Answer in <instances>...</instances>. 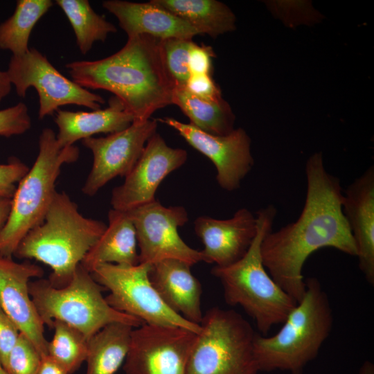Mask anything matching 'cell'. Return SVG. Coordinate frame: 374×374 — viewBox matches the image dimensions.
<instances>
[{"label":"cell","mask_w":374,"mask_h":374,"mask_svg":"<svg viewBox=\"0 0 374 374\" xmlns=\"http://www.w3.org/2000/svg\"><path fill=\"white\" fill-rule=\"evenodd\" d=\"M307 190L299 217L262 239L260 251L269 274L299 303L305 292L302 270L308 257L324 247L350 256L357 249L343 211L340 180L324 166L322 153L315 152L305 163Z\"/></svg>","instance_id":"cell-1"},{"label":"cell","mask_w":374,"mask_h":374,"mask_svg":"<svg viewBox=\"0 0 374 374\" xmlns=\"http://www.w3.org/2000/svg\"><path fill=\"white\" fill-rule=\"evenodd\" d=\"M161 39L141 35L128 37L113 55L93 61H75L65 67L84 89L114 93L134 118L145 121L172 105L173 84L163 62Z\"/></svg>","instance_id":"cell-2"},{"label":"cell","mask_w":374,"mask_h":374,"mask_svg":"<svg viewBox=\"0 0 374 374\" xmlns=\"http://www.w3.org/2000/svg\"><path fill=\"white\" fill-rule=\"evenodd\" d=\"M107 224L82 215L65 192L55 191L43 221L21 240L13 256L49 266L50 283L66 286Z\"/></svg>","instance_id":"cell-3"},{"label":"cell","mask_w":374,"mask_h":374,"mask_svg":"<svg viewBox=\"0 0 374 374\" xmlns=\"http://www.w3.org/2000/svg\"><path fill=\"white\" fill-rule=\"evenodd\" d=\"M302 299L290 312L280 329L271 337L256 333L253 350L259 371H287L302 374L314 359L333 323L327 293L314 277L305 280Z\"/></svg>","instance_id":"cell-4"},{"label":"cell","mask_w":374,"mask_h":374,"mask_svg":"<svg viewBox=\"0 0 374 374\" xmlns=\"http://www.w3.org/2000/svg\"><path fill=\"white\" fill-rule=\"evenodd\" d=\"M276 213L272 204L259 209L256 214L257 234L246 254L231 265L211 269L223 287L226 303L242 307L262 336L275 325L282 324L297 303L273 280L262 259L261 243L272 230Z\"/></svg>","instance_id":"cell-5"},{"label":"cell","mask_w":374,"mask_h":374,"mask_svg":"<svg viewBox=\"0 0 374 374\" xmlns=\"http://www.w3.org/2000/svg\"><path fill=\"white\" fill-rule=\"evenodd\" d=\"M79 154L76 146H60L53 130L42 131L38 155L18 184L9 215L0 231V256L12 258L24 236L43 221L56 191L55 184L62 166L75 162Z\"/></svg>","instance_id":"cell-6"},{"label":"cell","mask_w":374,"mask_h":374,"mask_svg":"<svg viewBox=\"0 0 374 374\" xmlns=\"http://www.w3.org/2000/svg\"><path fill=\"white\" fill-rule=\"evenodd\" d=\"M104 288L80 264L66 286L55 287L48 280L29 283V291L44 325L62 321L80 332L89 340L105 326L124 323L134 328L144 323L112 308L102 294Z\"/></svg>","instance_id":"cell-7"},{"label":"cell","mask_w":374,"mask_h":374,"mask_svg":"<svg viewBox=\"0 0 374 374\" xmlns=\"http://www.w3.org/2000/svg\"><path fill=\"white\" fill-rule=\"evenodd\" d=\"M199 326L186 374H257L256 332L240 314L214 307Z\"/></svg>","instance_id":"cell-8"},{"label":"cell","mask_w":374,"mask_h":374,"mask_svg":"<svg viewBox=\"0 0 374 374\" xmlns=\"http://www.w3.org/2000/svg\"><path fill=\"white\" fill-rule=\"evenodd\" d=\"M150 265L101 264L90 272L110 294L105 299L117 311L135 317L144 323L181 327L195 333L200 326L189 322L163 301L149 278Z\"/></svg>","instance_id":"cell-9"},{"label":"cell","mask_w":374,"mask_h":374,"mask_svg":"<svg viewBox=\"0 0 374 374\" xmlns=\"http://www.w3.org/2000/svg\"><path fill=\"white\" fill-rule=\"evenodd\" d=\"M6 72L19 97H26L29 87L37 90L39 119L52 115L63 105H76L96 110L105 103L101 96L63 75L35 48L24 55H12Z\"/></svg>","instance_id":"cell-10"},{"label":"cell","mask_w":374,"mask_h":374,"mask_svg":"<svg viewBox=\"0 0 374 374\" xmlns=\"http://www.w3.org/2000/svg\"><path fill=\"white\" fill-rule=\"evenodd\" d=\"M126 212L135 228L139 263L152 265L169 258L192 266L204 262L201 251L189 247L179 235L178 228L188 221L184 207H166L155 199Z\"/></svg>","instance_id":"cell-11"},{"label":"cell","mask_w":374,"mask_h":374,"mask_svg":"<svg viewBox=\"0 0 374 374\" xmlns=\"http://www.w3.org/2000/svg\"><path fill=\"white\" fill-rule=\"evenodd\" d=\"M197 334L181 327L146 323L133 328L125 373L186 374Z\"/></svg>","instance_id":"cell-12"},{"label":"cell","mask_w":374,"mask_h":374,"mask_svg":"<svg viewBox=\"0 0 374 374\" xmlns=\"http://www.w3.org/2000/svg\"><path fill=\"white\" fill-rule=\"evenodd\" d=\"M157 119L133 121L127 128L104 137H89L82 144L93 157L91 171L82 188L93 196L112 179L126 177L132 170L148 139L157 132Z\"/></svg>","instance_id":"cell-13"},{"label":"cell","mask_w":374,"mask_h":374,"mask_svg":"<svg viewBox=\"0 0 374 374\" xmlns=\"http://www.w3.org/2000/svg\"><path fill=\"white\" fill-rule=\"evenodd\" d=\"M157 121L175 130L190 145L212 161L217 170L216 180L225 190L238 189L254 164L251 139L242 128L234 129L226 135L217 136L172 117Z\"/></svg>","instance_id":"cell-14"},{"label":"cell","mask_w":374,"mask_h":374,"mask_svg":"<svg viewBox=\"0 0 374 374\" xmlns=\"http://www.w3.org/2000/svg\"><path fill=\"white\" fill-rule=\"evenodd\" d=\"M187 157L184 149L172 148L159 134H154L124 182L113 189L112 208L127 211L154 201L160 184L183 166Z\"/></svg>","instance_id":"cell-15"},{"label":"cell","mask_w":374,"mask_h":374,"mask_svg":"<svg viewBox=\"0 0 374 374\" xmlns=\"http://www.w3.org/2000/svg\"><path fill=\"white\" fill-rule=\"evenodd\" d=\"M42 268L29 261L17 262L0 256V305L35 346L42 357L47 355L48 341L42 321L29 291L32 278H41Z\"/></svg>","instance_id":"cell-16"},{"label":"cell","mask_w":374,"mask_h":374,"mask_svg":"<svg viewBox=\"0 0 374 374\" xmlns=\"http://www.w3.org/2000/svg\"><path fill=\"white\" fill-rule=\"evenodd\" d=\"M195 231L200 238L204 262L226 267L240 260L247 252L258 231L256 215L241 208L233 217L220 220L200 216L195 222Z\"/></svg>","instance_id":"cell-17"},{"label":"cell","mask_w":374,"mask_h":374,"mask_svg":"<svg viewBox=\"0 0 374 374\" xmlns=\"http://www.w3.org/2000/svg\"><path fill=\"white\" fill-rule=\"evenodd\" d=\"M343 211L354 239L359 267L374 284V168L371 166L346 188Z\"/></svg>","instance_id":"cell-18"},{"label":"cell","mask_w":374,"mask_h":374,"mask_svg":"<svg viewBox=\"0 0 374 374\" xmlns=\"http://www.w3.org/2000/svg\"><path fill=\"white\" fill-rule=\"evenodd\" d=\"M192 265L179 259H164L150 265V280L165 304L190 323L199 325L202 286L192 274Z\"/></svg>","instance_id":"cell-19"},{"label":"cell","mask_w":374,"mask_h":374,"mask_svg":"<svg viewBox=\"0 0 374 374\" xmlns=\"http://www.w3.org/2000/svg\"><path fill=\"white\" fill-rule=\"evenodd\" d=\"M103 8L114 15L128 37L145 35L160 39H193L201 33L183 19L151 2L122 0L103 1Z\"/></svg>","instance_id":"cell-20"},{"label":"cell","mask_w":374,"mask_h":374,"mask_svg":"<svg viewBox=\"0 0 374 374\" xmlns=\"http://www.w3.org/2000/svg\"><path fill=\"white\" fill-rule=\"evenodd\" d=\"M55 122L58 128L57 142L61 147L73 145L80 139L99 133L112 134L121 131L134 121L121 102L115 96L110 98L109 106L91 112H71L59 109Z\"/></svg>","instance_id":"cell-21"},{"label":"cell","mask_w":374,"mask_h":374,"mask_svg":"<svg viewBox=\"0 0 374 374\" xmlns=\"http://www.w3.org/2000/svg\"><path fill=\"white\" fill-rule=\"evenodd\" d=\"M134 226L126 211L110 209L106 229L80 265L91 272L101 264L136 265L139 263Z\"/></svg>","instance_id":"cell-22"},{"label":"cell","mask_w":374,"mask_h":374,"mask_svg":"<svg viewBox=\"0 0 374 374\" xmlns=\"http://www.w3.org/2000/svg\"><path fill=\"white\" fill-rule=\"evenodd\" d=\"M213 38L235 28V17L224 3L216 0H151Z\"/></svg>","instance_id":"cell-23"},{"label":"cell","mask_w":374,"mask_h":374,"mask_svg":"<svg viewBox=\"0 0 374 374\" xmlns=\"http://www.w3.org/2000/svg\"><path fill=\"white\" fill-rule=\"evenodd\" d=\"M133 328L112 323L93 335L88 340L86 374H114L125 362Z\"/></svg>","instance_id":"cell-24"},{"label":"cell","mask_w":374,"mask_h":374,"mask_svg":"<svg viewBox=\"0 0 374 374\" xmlns=\"http://www.w3.org/2000/svg\"><path fill=\"white\" fill-rule=\"evenodd\" d=\"M172 105L189 118L190 124L206 133L223 136L234 130L235 116L222 98L214 100L200 98L186 89H174Z\"/></svg>","instance_id":"cell-25"},{"label":"cell","mask_w":374,"mask_h":374,"mask_svg":"<svg viewBox=\"0 0 374 374\" xmlns=\"http://www.w3.org/2000/svg\"><path fill=\"white\" fill-rule=\"evenodd\" d=\"M53 5L51 0L17 1L13 14L0 24V48L15 56L26 53L33 27Z\"/></svg>","instance_id":"cell-26"},{"label":"cell","mask_w":374,"mask_h":374,"mask_svg":"<svg viewBox=\"0 0 374 374\" xmlns=\"http://www.w3.org/2000/svg\"><path fill=\"white\" fill-rule=\"evenodd\" d=\"M70 22L80 53L87 54L97 41L105 42L116 26L96 13L87 0H56Z\"/></svg>","instance_id":"cell-27"},{"label":"cell","mask_w":374,"mask_h":374,"mask_svg":"<svg viewBox=\"0 0 374 374\" xmlns=\"http://www.w3.org/2000/svg\"><path fill=\"white\" fill-rule=\"evenodd\" d=\"M52 328L54 334L48 341L47 355L68 374H72L86 361L88 340L80 332L62 321H54Z\"/></svg>","instance_id":"cell-28"},{"label":"cell","mask_w":374,"mask_h":374,"mask_svg":"<svg viewBox=\"0 0 374 374\" xmlns=\"http://www.w3.org/2000/svg\"><path fill=\"white\" fill-rule=\"evenodd\" d=\"M193 43V39H161L160 48L163 62L174 89L185 88L190 76L188 69V54Z\"/></svg>","instance_id":"cell-29"},{"label":"cell","mask_w":374,"mask_h":374,"mask_svg":"<svg viewBox=\"0 0 374 374\" xmlns=\"http://www.w3.org/2000/svg\"><path fill=\"white\" fill-rule=\"evenodd\" d=\"M42 356L32 342L22 333L9 353L4 365L8 374H37Z\"/></svg>","instance_id":"cell-30"},{"label":"cell","mask_w":374,"mask_h":374,"mask_svg":"<svg viewBox=\"0 0 374 374\" xmlns=\"http://www.w3.org/2000/svg\"><path fill=\"white\" fill-rule=\"evenodd\" d=\"M31 127L28 108L24 103L0 110V136L10 137L25 133Z\"/></svg>","instance_id":"cell-31"},{"label":"cell","mask_w":374,"mask_h":374,"mask_svg":"<svg viewBox=\"0 0 374 374\" xmlns=\"http://www.w3.org/2000/svg\"><path fill=\"white\" fill-rule=\"evenodd\" d=\"M28 170V167L17 159L0 164V197L12 199L18 184Z\"/></svg>","instance_id":"cell-32"},{"label":"cell","mask_w":374,"mask_h":374,"mask_svg":"<svg viewBox=\"0 0 374 374\" xmlns=\"http://www.w3.org/2000/svg\"><path fill=\"white\" fill-rule=\"evenodd\" d=\"M215 52L210 46L199 45L193 42L188 54V69L192 74H210L213 71Z\"/></svg>","instance_id":"cell-33"},{"label":"cell","mask_w":374,"mask_h":374,"mask_svg":"<svg viewBox=\"0 0 374 374\" xmlns=\"http://www.w3.org/2000/svg\"><path fill=\"white\" fill-rule=\"evenodd\" d=\"M20 333L18 327L0 305V362L3 367Z\"/></svg>","instance_id":"cell-34"},{"label":"cell","mask_w":374,"mask_h":374,"mask_svg":"<svg viewBox=\"0 0 374 374\" xmlns=\"http://www.w3.org/2000/svg\"><path fill=\"white\" fill-rule=\"evenodd\" d=\"M186 89L194 96L202 99L214 100L222 98L218 85L210 74H192Z\"/></svg>","instance_id":"cell-35"},{"label":"cell","mask_w":374,"mask_h":374,"mask_svg":"<svg viewBox=\"0 0 374 374\" xmlns=\"http://www.w3.org/2000/svg\"><path fill=\"white\" fill-rule=\"evenodd\" d=\"M37 374H68L59 364L48 355L42 357Z\"/></svg>","instance_id":"cell-36"},{"label":"cell","mask_w":374,"mask_h":374,"mask_svg":"<svg viewBox=\"0 0 374 374\" xmlns=\"http://www.w3.org/2000/svg\"><path fill=\"white\" fill-rule=\"evenodd\" d=\"M12 84L6 71H0V103L10 92Z\"/></svg>","instance_id":"cell-37"},{"label":"cell","mask_w":374,"mask_h":374,"mask_svg":"<svg viewBox=\"0 0 374 374\" xmlns=\"http://www.w3.org/2000/svg\"><path fill=\"white\" fill-rule=\"evenodd\" d=\"M12 199L0 197V231L4 226L11 207Z\"/></svg>","instance_id":"cell-38"},{"label":"cell","mask_w":374,"mask_h":374,"mask_svg":"<svg viewBox=\"0 0 374 374\" xmlns=\"http://www.w3.org/2000/svg\"><path fill=\"white\" fill-rule=\"evenodd\" d=\"M0 374H8L6 369L4 368L3 365L1 364V362H0Z\"/></svg>","instance_id":"cell-39"}]
</instances>
